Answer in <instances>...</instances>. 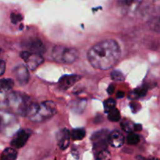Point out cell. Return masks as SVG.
<instances>
[{
  "label": "cell",
  "instance_id": "cell-1",
  "mask_svg": "<svg viewBox=\"0 0 160 160\" xmlns=\"http://www.w3.org/2000/svg\"><path fill=\"white\" fill-rule=\"evenodd\" d=\"M120 57V46L114 40L97 43L89 49L88 59L94 68L108 70L118 62Z\"/></svg>",
  "mask_w": 160,
  "mask_h": 160
},
{
  "label": "cell",
  "instance_id": "cell-2",
  "mask_svg": "<svg viewBox=\"0 0 160 160\" xmlns=\"http://www.w3.org/2000/svg\"><path fill=\"white\" fill-rule=\"evenodd\" d=\"M29 97L18 92H8L4 98L0 101V109L11 112L15 115L24 116L30 106Z\"/></svg>",
  "mask_w": 160,
  "mask_h": 160
},
{
  "label": "cell",
  "instance_id": "cell-3",
  "mask_svg": "<svg viewBox=\"0 0 160 160\" xmlns=\"http://www.w3.org/2000/svg\"><path fill=\"white\" fill-rule=\"evenodd\" d=\"M57 107L52 101L41 103H31L28 106L25 117L35 123H42L49 120L56 113Z\"/></svg>",
  "mask_w": 160,
  "mask_h": 160
},
{
  "label": "cell",
  "instance_id": "cell-4",
  "mask_svg": "<svg viewBox=\"0 0 160 160\" xmlns=\"http://www.w3.org/2000/svg\"><path fill=\"white\" fill-rule=\"evenodd\" d=\"M52 56L56 62L59 63L70 64L76 61L79 56V52L73 48L58 45L53 48Z\"/></svg>",
  "mask_w": 160,
  "mask_h": 160
},
{
  "label": "cell",
  "instance_id": "cell-5",
  "mask_svg": "<svg viewBox=\"0 0 160 160\" xmlns=\"http://www.w3.org/2000/svg\"><path fill=\"white\" fill-rule=\"evenodd\" d=\"M14 115L5 111L0 117V130L6 136H12L18 131L19 122Z\"/></svg>",
  "mask_w": 160,
  "mask_h": 160
},
{
  "label": "cell",
  "instance_id": "cell-6",
  "mask_svg": "<svg viewBox=\"0 0 160 160\" xmlns=\"http://www.w3.org/2000/svg\"><path fill=\"white\" fill-rule=\"evenodd\" d=\"M20 56L24 60L26 67L31 70H34L44 62V59L42 56V54H38V53L23 51L20 53Z\"/></svg>",
  "mask_w": 160,
  "mask_h": 160
},
{
  "label": "cell",
  "instance_id": "cell-7",
  "mask_svg": "<svg viewBox=\"0 0 160 160\" xmlns=\"http://www.w3.org/2000/svg\"><path fill=\"white\" fill-rule=\"evenodd\" d=\"M108 139H109L108 131L105 130L98 131L92 135V140L93 141V148L95 154L102 150L106 149L107 143L109 142Z\"/></svg>",
  "mask_w": 160,
  "mask_h": 160
},
{
  "label": "cell",
  "instance_id": "cell-8",
  "mask_svg": "<svg viewBox=\"0 0 160 160\" xmlns=\"http://www.w3.org/2000/svg\"><path fill=\"white\" fill-rule=\"evenodd\" d=\"M29 137L30 133L28 131L20 130L14 135L13 138L11 142V145L16 148H22L26 144V142H28Z\"/></svg>",
  "mask_w": 160,
  "mask_h": 160
},
{
  "label": "cell",
  "instance_id": "cell-9",
  "mask_svg": "<svg viewBox=\"0 0 160 160\" xmlns=\"http://www.w3.org/2000/svg\"><path fill=\"white\" fill-rule=\"evenodd\" d=\"M28 67L23 65H19L13 69V74L16 79L20 84H26L30 78L29 72Z\"/></svg>",
  "mask_w": 160,
  "mask_h": 160
},
{
  "label": "cell",
  "instance_id": "cell-10",
  "mask_svg": "<svg viewBox=\"0 0 160 160\" xmlns=\"http://www.w3.org/2000/svg\"><path fill=\"white\" fill-rule=\"evenodd\" d=\"M25 47L28 48V51L34 53L42 54L45 51V45L38 38L29 39L25 44Z\"/></svg>",
  "mask_w": 160,
  "mask_h": 160
},
{
  "label": "cell",
  "instance_id": "cell-11",
  "mask_svg": "<svg viewBox=\"0 0 160 160\" xmlns=\"http://www.w3.org/2000/svg\"><path fill=\"white\" fill-rule=\"evenodd\" d=\"M80 79H81V77L79 75H64L59 79V87L62 90H67L74 85Z\"/></svg>",
  "mask_w": 160,
  "mask_h": 160
},
{
  "label": "cell",
  "instance_id": "cell-12",
  "mask_svg": "<svg viewBox=\"0 0 160 160\" xmlns=\"http://www.w3.org/2000/svg\"><path fill=\"white\" fill-rule=\"evenodd\" d=\"M71 135H70V131L67 129L60 130L56 134V139L58 142V145L60 148V149L64 150L69 146L70 145V140Z\"/></svg>",
  "mask_w": 160,
  "mask_h": 160
},
{
  "label": "cell",
  "instance_id": "cell-13",
  "mask_svg": "<svg viewBox=\"0 0 160 160\" xmlns=\"http://www.w3.org/2000/svg\"><path fill=\"white\" fill-rule=\"evenodd\" d=\"M109 143L113 148H120L124 143V137L120 131H114L109 134Z\"/></svg>",
  "mask_w": 160,
  "mask_h": 160
},
{
  "label": "cell",
  "instance_id": "cell-14",
  "mask_svg": "<svg viewBox=\"0 0 160 160\" xmlns=\"http://www.w3.org/2000/svg\"><path fill=\"white\" fill-rule=\"evenodd\" d=\"M12 87H13V81L12 79L0 80V100L8 92L12 90Z\"/></svg>",
  "mask_w": 160,
  "mask_h": 160
},
{
  "label": "cell",
  "instance_id": "cell-15",
  "mask_svg": "<svg viewBox=\"0 0 160 160\" xmlns=\"http://www.w3.org/2000/svg\"><path fill=\"white\" fill-rule=\"evenodd\" d=\"M142 0H120V4L125 10H134L138 8Z\"/></svg>",
  "mask_w": 160,
  "mask_h": 160
},
{
  "label": "cell",
  "instance_id": "cell-16",
  "mask_svg": "<svg viewBox=\"0 0 160 160\" xmlns=\"http://www.w3.org/2000/svg\"><path fill=\"white\" fill-rule=\"evenodd\" d=\"M17 152L12 148H7L2 152L1 159L4 160H14L17 159Z\"/></svg>",
  "mask_w": 160,
  "mask_h": 160
},
{
  "label": "cell",
  "instance_id": "cell-17",
  "mask_svg": "<svg viewBox=\"0 0 160 160\" xmlns=\"http://www.w3.org/2000/svg\"><path fill=\"white\" fill-rule=\"evenodd\" d=\"M86 131L83 128H78V129H73L72 131L71 134V138L74 141L82 140L84 137H85Z\"/></svg>",
  "mask_w": 160,
  "mask_h": 160
},
{
  "label": "cell",
  "instance_id": "cell-18",
  "mask_svg": "<svg viewBox=\"0 0 160 160\" xmlns=\"http://www.w3.org/2000/svg\"><path fill=\"white\" fill-rule=\"evenodd\" d=\"M108 119L112 122H118L120 120V112L117 108H114L108 112Z\"/></svg>",
  "mask_w": 160,
  "mask_h": 160
},
{
  "label": "cell",
  "instance_id": "cell-19",
  "mask_svg": "<svg viewBox=\"0 0 160 160\" xmlns=\"http://www.w3.org/2000/svg\"><path fill=\"white\" fill-rule=\"evenodd\" d=\"M127 141H128V143L129 145H136L140 141V137L136 133L131 132L129 133V135L127 138Z\"/></svg>",
  "mask_w": 160,
  "mask_h": 160
},
{
  "label": "cell",
  "instance_id": "cell-20",
  "mask_svg": "<svg viewBox=\"0 0 160 160\" xmlns=\"http://www.w3.org/2000/svg\"><path fill=\"white\" fill-rule=\"evenodd\" d=\"M116 107V101L112 98H109L104 102V109L106 112H109Z\"/></svg>",
  "mask_w": 160,
  "mask_h": 160
},
{
  "label": "cell",
  "instance_id": "cell-21",
  "mask_svg": "<svg viewBox=\"0 0 160 160\" xmlns=\"http://www.w3.org/2000/svg\"><path fill=\"white\" fill-rule=\"evenodd\" d=\"M121 127L125 131L128 133L133 132L134 131V128H135V125H134L132 123V122L131 121H123V123H121Z\"/></svg>",
  "mask_w": 160,
  "mask_h": 160
},
{
  "label": "cell",
  "instance_id": "cell-22",
  "mask_svg": "<svg viewBox=\"0 0 160 160\" xmlns=\"http://www.w3.org/2000/svg\"><path fill=\"white\" fill-rule=\"evenodd\" d=\"M109 157H110V154H109V152L107 149L102 150V151L95 154V159L99 160L107 159H109Z\"/></svg>",
  "mask_w": 160,
  "mask_h": 160
},
{
  "label": "cell",
  "instance_id": "cell-23",
  "mask_svg": "<svg viewBox=\"0 0 160 160\" xmlns=\"http://www.w3.org/2000/svg\"><path fill=\"white\" fill-rule=\"evenodd\" d=\"M147 89L146 86H142V87L138 88V89H136L134 92H133V95H134V96L137 98V97H143L146 95L147 93Z\"/></svg>",
  "mask_w": 160,
  "mask_h": 160
},
{
  "label": "cell",
  "instance_id": "cell-24",
  "mask_svg": "<svg viewBox=\"0 0 160 160\" xmlns=\"http://www.w3.org/2000/svg\"><path fill=\"white\" fill-rule=\"evenodd\" d=\"M111 78L114 80V81H122L124 80V76H123V73L120 71L118 70H114L111 73Z\"/></svg>",
  "mask_w": 160,
  "mask_h": 160
},
{
  "label": "cell",
  "instance_id": "cell-25",
  "mask_svg": "<svg viewBox=\"0 0 160 160\" xmlns=\"http://www.w3.org/2000/svg\"><path fill=\"white\" fill-rule=\"evenodd\" d=\"M22 16L20 14L17 13H12L11 14V21L12 22V23H17L20 21L22 20Z\"/></svg>",
  "mask_w": 160,
  "mask_h": 160
},
{
  "label": "cell",
  "instance_id": "cell-26",
  "mask_svg": "<svg viewBox=\"0 0 160 160\" xmlns=\"http://www.w3.org/2000/svg\"><path fill=\"white\" fill-rule=\"evenodd\" d=\"M5 70H6V63L3 60H0V76L4 73Z\"/></svg>",
  "mask_w": 160,
  "mask_h": 160
},
{
  "label": "cell",
  "instance_id": "cell-27",
  "mask_svg": "<svg viewBox=\"0 0 160 160\" xmlns=\"http://www.w3.org/2000/svg\"><path fill=\"white\" fill-rule=\"evenodd\" d=\"M114 90H115V86L114 84H110L108 88V93L109 94H112L113 93Z\"/></svg>",
  "mask_w": 160,
  "mask_h": 160
},
{
  "label": "cell",
  "instance_id": "cell-28",
  "mask_svg": "<svg viewBox=\"0 0 160 160\" xmlns=\"http://www.w3.org/2000/svg\"><path fill=\"white\" fill-rule=\"evenodd\" d=\"M123 96H124V93H123V92H118V93H117V97H118V98H122Z\"/></svg>",
  "mask_w": 160,
  "mask_h": 160
}]
</instances>
